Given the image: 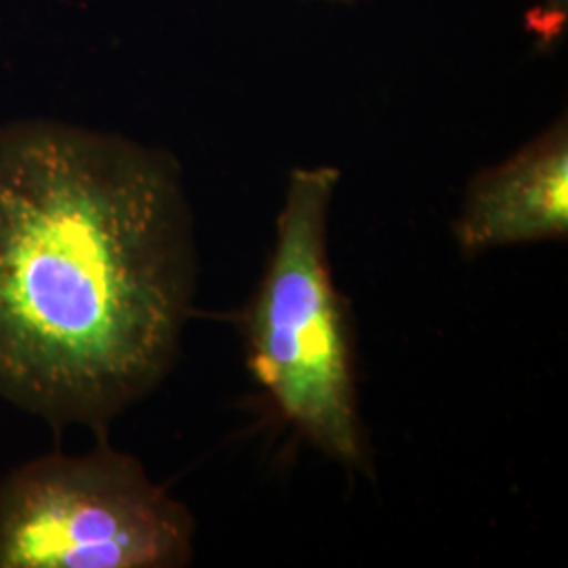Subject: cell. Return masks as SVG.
Instances as JSON below:
<instances>
[{
	"instance_id": "1",
	"label": "cell",
	"mask_w": 568,
	"mask_h": 568,
	"mask_svg": "<svg viewBox=\"0 0 568 568\" xmlns=\"http://www.w3.org/2000/svg\"><path fill=\"white\" fill-rule=\"evenodd\" d=\"M175 161L61 122L0 126V396L103 429L159 386L194 295Z\"/></svg>"
},
{
	"instance_id": "2",
	"label": "cell",
	"mask_w": 568,
	"mask_h": 568,
	"mask_svg": "<svg viewBox=\"0 0 568 568\" xmlns=\"http://www.w3.org/2000/svg\"><path fill=\"white\" fill-rule=\"evenodd\" d=\"M342 173L295 169L276 243L244 321L248 365L284 419L345 466H363L352 352L326 230Z\"/></svg>"
},
{
	"instance_id": "3",
	"label": "cell",
	"mask_w": 568,
	"mask_h": 568,
	"mask_svg": "<svg viewBox=\"0 0 568 568\" xmlns=\"http://www.w3.org/2000/svg\"><path fill=\"white\" fill-rule=\"evenodd\" d=\"M194 520L142 464L100 443L44 455L0 483V568H175Z\"/></svg>"
},
{
	"instance_id": "4",
	"label": "cell",
	"mask_w": 568,
	"mask_h": 568,
	"mask_svg": "<svg viewBox=\"0 0 568 568\" xmlns=\"http://www.w3.org/2000/svg\"><path fill=\"white\" fill-rule=\"evenodd\" d=\"M567 234L568 124L562 116L504 163L471 180L455 236L466 253H483Z\"/></svg>"
},
{
	"instance_id": "5",
	"label": "cell",
	"mask_w": 568,
	"mask_h": 568,
	"mask_svg": "<svg viewBox=\"0 0 568 568\" xmlns=\"http://www.w3.org/2000/svg\"><path fill=\"white\" fill-rule=\"evenodd\" d=\"M567 21L568 0H539V4L528 11L527 28L539 44H551L565 34Z\"/></svg>"
}]
</instances>
